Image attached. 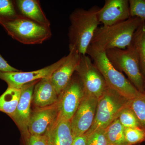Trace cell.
Masks as SVG:
<instances>
[{
  "instance_id": "7",
  "label": "cell",
  "mask_w": 145,
  "mask_h": 145,
  "mask_svg": "<svg viewBox=\"0 0 145 145\" xmlns=\"http://www.w3.org/2000/svg\"><path fill=\"white\" fill-rule=\"evenodd\" d=\"M76 72L85 93L99 99L108 86L103 76L87 54L81 55Z\"/></svg>"
},
{
  "instance_id": "30",
  "label": "cell",
  "mask_w": 145,
  "mask_h": 145,
  "mask_svg": "<svg viewBox=\"0 0 145 145\" xmlns=\"http://www.w3.org/2000/svg\"><path fill=\"white\" fill-rule=\"evenodd\" d=\"M144 93H145V76L144 79Z\"/></svg>"
},
{
  "instance_id": "1",
  "label": "cell",
  "mask_w": 145,
  "mask_h": 145,
  "mask_svg": "<svg viewBox=\"0 0 145 145\" xmlns=\"http://www.w3.org/2000/svg\"><path fill=\"white\" fill-rule=\"evenodd\" d=\"M100 8L96 6L88 10L78 8L70 14L68 33L69 51H75L80 55L86 54L100 23L98 18Z\"/></svg>"
},
{
  "instance_id": "5",
  "label": "cell",
  "mask_w": 145,
  "mask_h": 145,
  "mask_svg": "<svg viewBox=\"0 0 145 145\" xmlns=\"http://www.w3.org/2000/svg\"><path fill=\"white\" fill-rule=\"evenodd\" d=\"M105 54L112 65L120 72H125L135 88L141 93H145V77L133 46L131 44L125 49L108 50Z\"/></svg>"
},
{
  "instance_id": "3",
  "label": "cell",
  "mask_w": 145,
  "mask_h": 145,
  "mask_svg": "<svg viewBox=\"0 0 145 145\" xmlns=\"http://www.w3.org/2000/svg\"><path fill=\"white\" fill-rule=\"evenodd\" d=\"M101 72L108 87L130 100L141 93L127 79L122 72L116 69L109 61L105 52H100L89 46L86 52Z\"/></svg>"
},
{
  "instance_id": "28",
  "label": "cell",
  "mask_w": 145,
  "mask_h": 145,
  "mask_svg": "<svg viewBox=\"0 0 145 145\" xmlns=\"http://www.w3.org/2000/svg\"><path fill=\"white\" fill-rule=\"evenodd\" d=\"M0 71L3 72H19L20 70L10 66L0 55Z\"/></svg>"
},
{
  "instance_id": "29",
  "label": "cell",
  "mask_w": 145,
  "mask_h": 145,
  "mask_svg": "<svg viewBox=\"0 0 145 145\" xmlns=\"http://www.w3.org/2000/svg\"><path fill=\"white\" fill-rule=\"evenodd\" d=\"M87 138L86 134L75 137L71 145H86Z\"/></svg>"
},
{
  "instance_id": "22",
  "label": "cell",
  "mask_w": 145,
  "mask_h": 145,
  "mask_svg": "<svg viewBox=\"0 0 145 145\" xmlns=\"http://www.w3.org/2000/svg\"><path fill=\"white\" fill-rule=\"evenodd\" d=\"M117 118L125 128L140 127L137 117L128 105L121 111Z\"/></svg>"
},
{
  "instance_id": "8",
  "label": "cell",
  "mask_w": 145,
  "mask_h": 145,
  "mask_svg": "<svg viewBox=\"0 0 145 145\" xmlns=\"http://www.w3.org/2000/svg\"><path fill=\"white\" fill-rule=\"evenodd\" d=\"M85 92L78 77L72 76L70 82L59 96L58 101L60 119L70 121L80 106Z\"/></svg>"
},
{
  "instance_id": "13",
  "label": "cell",
  "mask_w": 145,
  "mask_h": 145,
  "mask_svg": "<svg viewBox=\"0 0 145 145\" xmlns=\"http://www.w3.org/2000/svg\"><path fill=\"white\" fill-rule=\"evenodd\" d=\"M130 18L128 0H106L98 13L99 22L104 26L119 23Z\"/></svg>"
},
{
  "instance_id": "17",
  "label": "cell",
  "mask_w": 145,
  "mask_h": 145,
  "mask_svg": "<svg viewBox=\"0 0 145 145\" xmlns=\"http://www.w3.org/2000/svg\"><path fill=\"white\" fill-rule=\"evenodd\" d=\"M16 3L22 16L42 25L50 27V22L44 13L40 1L18 0Z\"/></svg>"
},
{
  "instance_id": "19",
  "label": "cell",
  "mask_w": 145,
  "mask_h": 145,
  "mask_svg": "<svg viewBox=\"0 0 145 145\" xmlns=\"http://www.w3.org/2000/svg\"><path fill=\"white\" fill-rule=\"evenodd\" d=\"M109 145H129L125 136V127L118 118L115 119L105 129Z\"/></svg>"
},
{
  "instance_id": "15",
  "label": "cell",
  "mask_w": 145,
  "mask_h": 145,
  "mask_svg": "<svg viewBox=\"0 0 145 145\" xmlns=\"http://www.w3.org/2000/svg\"><path fill=\"white\" fill-rule=\"evenodd\" d=\"M59 96L51 80V76L43 78L34 87L32 103L38 108L52 105L59 101Z\"/></svg>"
},
{
  "instance_id": "26",
  "label": "cell",
  "mask_w": 145,
  "mask_h": 145,
  "mask_svg": "<svg viewBox=\"0 0 145 145\" xmlns=\"http://www.w3.org/2000/svg\"><path fill=\"white\" fill-rule=\"evenodd\" d=\"M18 15L11 1L0 0V16L5 18L3 19L13 18Z\"/></svg>"
},
{
  "instance_id": "9",
  "label": "cell",
  "mask_w": 145,
  "mask_h": 145,
  "mask_svg": "<svg viewBox=\"0 0 145 145\" xmlns=\"http://www.w3.org/2000/svg\"><path fill=\"white\" fill-rule=\"evenodd\" d=\"M98 99L85 93L80 106L71 121L74 138L86 134L93 125Z\"/></svg>"
},
{
  "instance_id": "27",
  "label": "cell",
  "mask_w": 145,
  "mask_h": 145,
  "mask_svg": "<svg viewBox=\"0 0 145 145\" xmlns=\"http://www.w3.org/2000/svg\"><path fill=\"white\" fill-rule=\"evenodd\" d=\"M25 140L26 145H50L46 134L42 135H29Z\"/></svg>"
},
{
  "instance_id": "2",
  "label": "cell",
  "mask_w": 145,
  "mask_h": 145,
  "mask_svg": "<svg viewBox=\"0 0 145 145\" xmlns=\"http://www.w3.org/2000/svg\"><path fill=\"white\" fill-rule=\"evenodd\" d=\"M144 21L132 17L112 25L98 27L89 46L100 52L114 48L125 49L131 44L135 31Z\"/></svg>"
},
{
  "instance_id": "16",
  "label": "cell",
  "mask_w": 145,
  "mask_h": 145,
  "mask_svg": "<svg viewBox=\"0 0 145 145\" xmlns=\"http://www.w3.org/2000/svg\"><path fill=\"white\" fill-rule=\"evenodd\" d=\"M46 134L50 145H71L74 139L70 121L58 117L52 127Z\"/></svg>"
},
{
  "instance_id": "12",
  "label": "cell",
  "mask_w": 145,
  "mask_h": 145,
  "mask_svg": "<svg viewBox=\"0 0 145 145\" xmlns=\"http://www.w3.org/2000/svg\"><path fill=\"white\" fill-rule=\"evenodd\" d=\"M58 113V102L50 106L38 108L31 112L28 125L29 135L46 134L57 120Z\"/></svg>"
},
{
  "instance_id": "10",
  "label": "cell",
  "mask_w": 145,
  "mask_h": 145,
  "mask_svg": "<svg viewBox=\"0 0 145 145\" xmlns=\"http://www.w3.org/2000/svg\"><path fill=\"white\" fill-rule=\"evenodd\" d=\"M65 57H63L52 65L34 71L10 72L0 71V79L7 83L8 87L20 89L28 83L51 76L64 61Z\"/></svg>"
},
{
  "instance_id": "11",
  "label": "cell",
  "mask_w": 145,
  "mask_h": 145,
  "mask_svg": "<svg viewBox=\"0 0 145 145\" xmlns=\"http://www.w3.org/2000/svg\"><path fill=\"white\" fill-rule=\"evenodd\" d=\"M40 80L24 85L21 88V95L16 111L10 116L25 139L29 136L28 125L31 117V105L35 86Z\"/></svg>"
},
{
  "instance_id": "23",
  "label": "cell",
  "mask_w": 145,
  "mask_h": 145,
  "mask_svg": "<svg viewBox=\"0 0 145 145\" xmlns=\"http://www.w3.org/2000/svg\"><path fill=\"white\" fill-rule=\"evenodd\" d=\"M125 136L129 145L137 144L145 140V130L140 127L125 128Z\"/></svg>"
},
{
  "instance_id": "21",
  "label": "cell",
  "mask_w": 145,
  "mask_h": 145,
  "mask_svg": "<svg viewBox=\"0 0 145 145\" xmlns=\"http://www.w3.org/2000/svg\"><path fill=\"white\" fill-rule=\"evenodd\" d=\"M128 106L135 114L140 127L145 130V93H141L137 97L129 100Z\"/></svg>"
},
{
  "instance_id": "4",
  "label": "cell",
  "mask_w": 145,
  "mask_h": 145,
  "mask_svg": "<svg viewBox=\"0 0 145 145\" xmlns=\"http://www.w3.org/2000/svg\"><path fill=\"white\" fill-rule=\"evenodd\" d=\"M8 33L23 44H41L52 36L50 27L40 24L22 15L0 19Z\"/></svg>"
},
{
  "instance_id": "24",
  "label": "cell",
  "mask_w": 145,
  "mask_h": 145,
  "mask_svg": "<svg viewBox=\"0 0 145 145\" xmlns=\"http://www.w3.org/2000/svg\"><path fill=\"white\" fill-rule=\"evenodd\" d=\"M129 2L131 18L145 20V0H129Z\"/></svg>"
},
{
  "instance_id": "14",
  "label": "cell",
  "mask_w": 145,
  "mask_h": 145,
  "mask_svg": "<svg viewBox=\"0 0 145 145\" xmlns=\"http://www.w3.org/2000/svg\"><path fill=\"white\" fill-rule=\"evenodd\" d=\"M81 55L73 51H69L64 61L51 75V80L59 96L70 82L78 69Z\"/></svg>"
},
{
  "instance_id": "20",
  "label": "cell",
  "mask_w": 145,
  "mask_h": 145,
  "mask_svg": "<svg viewBox=\"0 0 145 145\" xmlns=\"http://www.w3.org/2000/svg\"><path fill=\"white\" fill-rule=\"evenodd\" d=\"M131 44L138 54L141 70L145 76V21L135 31Z\"/></svg>"
},
{
  "instance_id": "25",
  "label": "cell",
  "mask_w": 145,
  "mask_h": 145,
  "mask_svg": "<svg viewBox=\"0 0 145 145\" xmlns=\"http://www.w3.org/2000/svg\"><path fill=\"white\" fill-rule=\"evenodd\" d=\"M86 134L87 136L86 145H109L105 129L99 130Z\"/></svg>"
},
{
  "instance_id": "18",
  "label": "cell",
  "mask_w": 145,
  "mask_h": 145,
  "mask_svg": "<svg viewBox=\"0 0 145 145\" xmlns=\"http://www.w3.org/2000/svg\"><path fill=\"white\" fill-rule=\"evenodd\" d=\"M21 95V88L8 87L0 96V111L10 117L16 111Z\"/></svg>"
},
{
  "instance_id": "6",
  "label": "cell",
  "mask_w": 145,
  "mask_h": 145,
  "mask_svg": "<svg viewBox=\"0 0 145 145\" xmlns=\"http://www.w3.org/2000/svg\"><path fill=\"white\" fill-rule=\"evenodd\" d=\"M129 100L107 87L98 100L95 119L93 125L86 134L99 130L105 129L121 111L128 105Z\"/></svg>"
}]
</instances>
